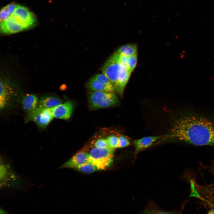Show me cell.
Returning <instances> with one entry per match:
<instances>
[{
	"label": "cell",
	"mask_w": 214,
	"mask_h": 214,
	"mask_svg": "<svg viewBox=\"0 0 214 214\" xmlns=\"http://www.w3.org/2000/svg\"><path fill=\"white\" fill-rule=\"evenodd\" d=\"M168 136L173 141L214 148V117L188 112L175 120Z\"/></svg>",
	"instance_id": "6da1fadb"
},
{
	"label": "cell",
	"mask_w": 214,
	"mask_h": 214,
	"mask_svg": "<svg viewBox=\"0 0 214 214\" xmlns=\"http://www.w3.org/2000/svg\"><path fill=\"white\" fill-rule=\"evenodd\" d=\"M102 72L112 83L116 92L122 95L131 73L119 62L113 54L105 63Z\"/></svg>",
	"instance_id": "7a4b0ae2"
},
{
	"label": "cell",
	"mask_w": 214,
	"mask_h": 214,
	"mask_svg": "<svg viewBox=\"0 0 214 214\" xmlns=\"http://www.w3.org/2000/svg\"><path fill=\"white\" fill-rule=\"evenodd\" d=\"M114 150L108 148L94 147L89 153V162L97 167L99 171L105 170L111 164Z\"/></svg>",
	"instance_id": "3957f363"
},
{
	"label": "cell",
	"mask_w": 214,
	"mask_h": 214,
	"mask_svg": "<svg viewBox=\"0 0 214 214\" xmlns=\"http://www.w3.org/2000/svg\"><path fill=\"white\" fill-rule=\"evenodd\" d=\"M89 102L93 109L105 108L117 105L118 99L114 92L94 91L89 96Z\"/></svg>",
	"instance_id": "277c9868"
},
{
	"label": "cell",
	"mask_w": 214,
	"mask_h": 214,
	"mask_svg": "<svg viewBox=\"0 0 214 214\" xmlns=\"http://www.w3.org/2000/svg\"><path fill=\"white\" fill-rule=\"evenodd\" d=\"M18 94L17 88L10 82L3 79L0 81V109L4 111L10 107Z\"/></svg>",
	"instance_id": "5b68a950"
},
{
	"label": "cell",
	"mask_w": 214,
	"mask_h": 214,
	"mask_svg": "<svg viewBox=\"0 0 214 214\" xmlns=\"http://www.w3.org/2000/svg\"><path fill=\"white\" fill-rule=\"evenodd\" d=\"M53 118L51 108L38 106L35 109L28 113L25 122H34L39 128L43 129L48 126Z\"/></svg>",
	"instance_id": "8992f818"
},
{
	"label": "cell",
	"mask_w": 214,
	"mask_h": 214,
	"mask_svg": "<svg viewBox=\"0 0 214 214\" xmlns=\"http://www.w3.org/2000/svg\"><path fill=\"white\" fill-rule=\"evenodd\" d=\"M11 15L26 29L33 26L35 23L36 18L33 13L27 8L20 5H18Z\"/></svg>",
	"instance_id": "52a82bcc"
},
{
	"label": "cell",
	"mask_w": 214,
	"mask_h": 214,
	"mask_svg": "<svg viewBox=\"0 0 214 214\" xmlns=\"http://www.w3.org/2000/svg\"><path fill=\"white\" fill-rule=\"evenodd\" d=\"M87 86L90 90L94 91L116 92L110 81L103 74H98L92 77L88 82Z\"/></svg>",
	"instance_id": "ba28073f"
},
{
	"label": "cell",
	"mask_w": 214,
	"mask_h": 214,
	"mask_svg": "<svg viewBox=\"0 0 214 214\" xmlns=\"http://www.w3.org/2000/svg\"><path fill=\"white\" fill-rule=\"evenodd\" d=\"M4 159L3 158L1 159V186H16L19 182V179L13 171L10 165L6 162Z\"/></svg>",
	"instance_id": "9c48e42d"
},
{
	"label": "cell",
	"mask_w": 214,
	"mask_h": 214,
	"mask_svg": "<svg viewBox=\"0 0 214 214\" xmlns=\"http://www.w3.org/2000/svg\"><path fill=\"white\" fill-rule=\"evenodd\" d=\"M89 162V153L84 151H80L62 165L59 168L75 169Z\"/></svg>",
	"instance_id": "30bf717a"
},
{
	"label": "cell",
	"mask_w": 214,
	"mask_h": 214,
	"mask_svg": "<svg viewBox=\"0 0 214 214\" xmlns=\"http://www.w3.org/2000/svg\"><path fill=\"white\" fill-rule=\"evenodd\" d=\"M73 107V103L68 101L51 108V110L54 118L67 119L71 116Z\"/></svg>",
	"instance_id": "8fae6325"
},
{
	"label": "cell",
	"mask_w": 214,
	"mask_h": 214,
	"mask_svg": "<svg viewBox=\"0 0 214 214\" xmlns=\"http://www.w3.org/2000/svg\"><path fill=\"white\" fill-rule=\"evenodd\" d=\"M26 29L22 25L15 21L11 15L0 22V31L4 34L15 33Z\"/></svg>",
	"instance_id": "7c38bea8"
},
{
	"label": "cell",
	"mask_w": 214,
	"mask_h": 214,
	"mask_svg": "<svg viewBox=\"0 0 214 214\" xmlns=\"http://www.w3.org/2000/svg\"><path fill=\"white\" fill-rule=\"evenodd\" d=\"M161 138L158 136H148L134 140L133 144L135 154L136 155L141 151L149 147Z\"/></svg>",
	"instance_id": "4fadbf2b"
},
{
	"label": "cell",
	"mask_w": 214,
	"mask_h": 214,
	"mask_svg": "<svg viewBox=\"0 0 214 214\" xmlns=\"http://www.w3.org/2000/svg\"><path fill=\"white\" fill-rule=\"evenodd\" d=\"M39 99L35 94H27L24 95L21 101V106L22 109L28 113L38 107Z\"/></svg>",
	"instance_id": "5bb4252c"
},
{
	"label": "cell",
	"mask_w": 214,
	"mask_h": 214,
	"mask_svg": "<svg viewBox=\"0 0 214 214\" xmlns=\"http://www.w3.org/2000/svg\"><path fill=\"white\" fill-rule=\"evenodd\" d=\"M61 100L56 96L53 95H45L39 99L38 106L39 107L51 108L62 103Z\"/></svg>",
	"instance_id": "9a60e30c"
},
{
	"label": "cell",
	"mask_w": 214,
	"mask_h": 214,
	"mask_svg": "<svg viewBox=\"0 0 214 214\" xmlns=\"http://www.w3.org/2000/svg\"><path fill=\"white\" fill-rule=\"evenodd\" d=\"M137 46L135 44H128L119 48L117 52L122 55L129 57L137 54Z\"/></svg>",
	"instance_id": "2e32d148"
},
{
	"label": "cell",
	"mask_w": 214,
	"mask_h": 214,
	"mask_svg": "<svg viewBox=\"0 0 214 214\" xmlns=\"http://www.w3.org/2000/svg\"><path fill=\"white\" fill-rule=\"evenodd\" d=\"M76 170L85 173L89 174L99 171L95 166L90 162L88 163L75 169Z\"/></svg>",
	"instance_id": "e0dca14e"
},
{
	"label": "cell",
	"mask_w": 214,
	"mask_h": 214,
	"mask_svg": "<svg viewBox=\"0 0 214 214\" xmlns=\"http://www.w3.org/2000/svg\"><path fill=\"white\" fill-rule=\"evenodd\" d=\"M137 54L128 57L126 68L132 73L134 69L137 62Z\"/></svg>",
	"instance_id": "ac0fdd59"
},
{
	"label": "cell",
	"mask_w": 214,
	"mask_h": 214,
	"mask_svg": "<svg viewBox=\"0 0 214 214\" xmlns=\"http://www.w3.org/2000/svg\"><path fill=\"white\" fill-rule=\"evenodd\" d=\"M119 137L115 135H111L106 139L107 141L108 148L115 150L117 148Z\"/></svg>",
	"instance_id": "d6986e66"
},
{
	"label": "cell",
	"mask_w": 214,
	"mask_h": 214,
	"mask_svg": "<svg viewBox=\"0 0 214 214\" xmlns=\"http://www.w3.org/2000/svg\"><path fill=\"white\" fill-rule=\"evenodd\" d=\"M142 214H177L174 212L151 208L146 210Z\"/></svg>",
	"instance_id": "ffe728a7"
},
{
	"label": "cell",
	"mask_w": 214,
	"mask_h": 214,
	"mask_svg": "<svg viewBox=\"0 0 214 214\" xmlns=\"http://www.w3.org/2000/svg\"><path fill=\"white\" fill-rule=\"evenodd\" d=\"M130 144V142L128 138L121 135L119 137L117 148L125 147L129 146Z\"/></svg>",
	"instance_id": "44dd1931"
},
{
	"label": "cell",
	"mask_w": 214,
	"mask_h": 214,
	"mask_svg": "<svg viewBox=\"0 0 214 214\" xmlns=\"http://www.w3.org/2000/svg\"><path fill=\"white\" fill-rule=\"evenodd\" d=\"M94 147L99 148H108L106 139L103 138H100L96 140L94 143Z\"/></svg>",
	"instance_id": "7402d4cb"
},
{
	"label": "cell",
	"mask_w": 214,
	"mask_h": 214,
	"mask_svg": "<svg viewBox=\"0 0 214 214\" xmlns=\"http://www.w3.org/2000/svg\"><path fill=\"white\" fill-rule=\"evenodd\" d=\"M10 15L9 14L5 7H3L1 10L0 13V22L7 20Z\"/></svg>",
	"instance_id": "603a6c76"
},
{
	"label": "cell",
	"mask_w": 214,
	"mask_h": 214,
	"mask_svg": "<svg viewBox=\"0 0 214 214\" xmlns=\"http://www.w3.org/2000/svg\"><path fill=\"white\" fill-rule=\"evenodd\" d=\"M18 5L14 3H12L4 7L9 14L11 15L13 12Z\"/></svg>",
	"instance_id": "cb8c5ba5"
},
{
	"label": "cell",
	"mask_w": 214,
	"mask_h": 214,
	"mask_svg": "<svg viewBox=\"0 0 214 214\" xmlns=\"http://www.w3.org/2000/svg\"><path fill=\"white\" fill-rule=\"evenodd\" d=\"M0 214H9L5 210L1 208L0 209Z\"/></svg>",
	"instance_id": "d4e9b609"
},
{
	"label": "cell",
	"mask_w": 214,
	"mask_h": 214,
	"mask_svg": "<svg viewBox=\"0 0 214 214\" xmlns=\"http://www.w3.org/2000/svg\"><path fill=\"white\" fill-rule=\"evenodd\" d=\"M207 214H214V209H212L210 210Z\"/></svg>",
	"instance_id": "484cf974"
}]
</instances>
